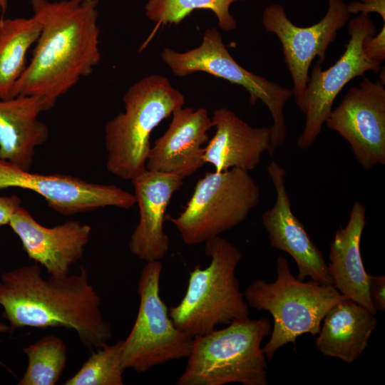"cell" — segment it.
<instances>
[{"label": "cell", "instance_id": "cell-18", "mask_svg": "<svg viewBox=\"0 0 385 385\" xmlns=\"http://www.w3.org/2000/svg\"><path fill=\"white\" fill-rule=\"evenodd\" d=\"M212 120L215 133L205 147V163L212 165L218 173L255 169L262 154L269 150L270 127H252L226 108L216 109Z\"/></svg>", "mask_w": 385, "mask_h": 385}, {"label": "cell", "instance_id": "cell-23", "mask_svg": "<svg viewBox=\"0 0 385 385\" xmlns=\"http://www.w3.org/2000/svg\"><path fill=\"white\" fill-rule=\"evenodd\" d=\"M28 366L19 385H54L67 361V348L58 337L48 335L23 348Z\"/></svg>", "mask_w": 385, "mask_h": 385}, {"label": "cell", "instance_id": "cell-22", "mask_svg": "<svg viewBox=\"0 0 385 385\" xmlns=\"http://www.w3.org/2000/svg\"><path fill=\"white\" fill-rule=\"evenodd\" d=\"M41 31L34 16L0 19V100L12 98L14 86L26 68L28 51Z\"/></svg>", "mask_w": 385, "mask_h": 385}, {"label": "cell", "instance_id": "cell-28", "mask_svg": "<svg viewBox=\"0 0 385 385\" xmlns=\"http://www.w3.org/2000/svg\"><path fill=\"white\" fill-rule=\"evenodd\" d=\"M349 14H369L371 12L379 14L385 23V0H359L347 4Z\"/></svg>", "mask_w": 385, "mask_h": 385}, {"label": "cell", "instance_id": "cell-6", "mask_svg": "<svg viewBox=\"0 0 385 385\" xmlns=\"http://www.w3.org/2000/svg\"><path fill=\"white\" fill-rule=\"evenodd\" d=\"M277 274L274 282L256 279L244 292L248 306L267 311L273 318L270 338L262 348L269 361L284 345L295 344L301 335L317 336L327 312L336 304L347 299L332 284L298 279L283 256L277 259Z\"/></svg>", "mask_w": 385, "mask_h": 385}, {"label": "cell", "instance_id": "cell-24", "mask_svg": "<svg viewBox=\"0 0 385 385\" xmlns=\"http://www.w3.org/2000/svg\"><path fill=\"white\" fill-rule=\"evenodd\" d=\"M245 0H148L145 6L146 16L158 24H178L194 10H210L216 16L218 26L224 31L237 27L230 11L231 4Z\"/></svg>", "mask_w": 385, "mask_h": 385}, {"label": "cell", "instance_id": "cell-2", "mask_svg": "<svg viewBox=\"0 0 385 385\" xmlns=\"http://www.w3.org/2000/svg\"><path fill=\"white\" fill-rule=\"evenodd\" d=\"M0 306L11 331L23 327H64L74 331L90 350L107 344L110 323L86 269L63 277L41 276L37 263L0 275Z\"/></svg>", "mask_w": 385, "mask_h": 385}, {"label": "cell", "instance_id": "cell-5", "mask_svg": "<svg viewBox=\"0 0 385 385\" xmlns=\"http://www.w3.org/2000/svg\"><path fill=\"white\" fill-rule=\"evenodd\" d=\"M205 243L210 265L204 269L200 265L194 267L183 298L168 311L174 324L192 337L210 333L218 325L248 318L250 313L235 277L242 252L220 236Z\"/></svg>", "mask_w": 385, "mask_h": 385}, {"label": "cell", "instance_id": "cell-8", "mask_svg": "<svg viewBox=\"0 0 385 385\" xmlns=\"http://www.w3.org/2000/svg\"><path fill=\"white\" fill-rule=\"evenodd\" d=\"M161 58L178 77L205 72L242 86L248 92L252 105L260 101L271 113L272 125L268 153L273 155L284 143L287 127L283 111L285 104L293 96L292 90L242 67L229 53L216 28L205 30L198 47L183 53L166 48L162 51Z\"/></svg>", "mask_w": 385, "mask_h": 385}, {"label": "cell", "instance_id": "cell-31", "mask_svg": "<svg viewBox=\"0 0 385 385\" xmlns=\"http://www.w3.org/2000/svg\"><path fill=\"white\" fill-rule=\"evenodd\" d=\"M0 6L2 8L3 11H4L6 7V0H0Z\"/></svg>", "mask_w": 385, "mask_h": 385}, {"label": "cell", "instance_id": "cell-20", "mask_svg": "<svg viewBox=\"0 0 385 385\" xmlns=\"http://www.w3.org/2000/svg\"><path fill=\"white\" fill-rule=\"evenodd\" d=\"M365 225V207L356 201L352 205L346 225L340 226L335 232L329 247L327 266L336 289L376 314L369 293V274L364 266L360 249Z\"/></svg>", "mask_w": 385, "mask_h": 385}, {"label": "cell", "instance_id": "cell-15", "mask_svg": "<svg viewBox=\"0 0 385 385\" xmlns=\"http://www.w3.org/2000/svg\"><path fill=\"white\" fill-rule=\"evenodd\" d=\"M9 225L19 237L28 257L55 277L70 274L71 267L83 257L92 230L89 225L77 220L45 227L21 206L12 215Z\"/></svg>", "mask_w": 385, "mask_h": 385}, {"label": "cell", "instance_id": "cell-16", "mask_svg": "<svg viewBox=\"0 0 385 385\" xmlns=\"http://www.w3.org/2000/svg\"><path fill=\"white\" fill-rule=\"evenodd\" d=\"M172 116L168 130L151 147L145 168L184 178L206 164L202 145L208 142L207 131L213 123L204 108L182 107Z\"/></svg>", "mask_w": 385, "mask_h": 385}, {"label": "cell", "instance_id": "cell-12", "mask_svg": "<svg viewBox=\"0 0 385 385\" xmlns=\"http://www.w3.org/2000/svg\"><path fill=\"white\" fill-rule=\"evenodd\" d=\"M19 188L44 198L54 211L64 216L106 207L129 209L136 203L134 194L115 185L90 183L64 174H38L0 158V190Z\"/></svg>", "mask_w": 385, "mask_h": 385}, {"label": "cell", "instance_id": "cell-13", "mask_svg": "<svg viewBox=\"0 0 385 385\" xmlns=\"http://www.w3.org/2000/svg\"><path fill=\"white\" fill-rule=\"evenodd\" d=\"M385 83L364 77L332 111L327 127L337 132L366 170L385 164Z\"/></svg>", "mask_w": 385, "mask_h": 385}, {"label": "cell", "instance_id": "cell-21", "mask_svg": "<svg viewBox=\"0 0 385 385\" xmlns=\"http://www.w3.org/2000/svg\"><path fill=\"white\" fill-rule=\"evenodd\" d=\"M322 322L315 342L317 350L351 364L367 347L378 320L368 309L347 298L336 304Z\"/></svg>", "mask_w": 385, "mask_h": 385}, {"label": "cell", "instance_id": "cell-4", "mask_svg": "<svg viewBox=\"0 0 385 385\" xmlns=\"http://www.w3.org/2000/svg\"><path fill=\"white\" fill-rule=\"evenodd\" d=\"M269 319H240L222 329L193 337L178 385H267V358L261 347L270 336Z\"/></svg>", "mask_w": 385, "mask_h": 385}, {"label": "cell", "instance_id": "cell-7", "mask_svg": "<svg viewBox=\"0 0 385 385\" xmlns=\"http://www.w3.org/2000/svg\"><path fill=\"white\" fill-rule=\"evenodd\" d=\"M259 200V187L248 171L207 173L184 210L170 220L186 245L201 244L244 222Z\"/></svg>", "mask_w": 385, "mask_h": 385}, {"label": "cell", "instance_id": "cell-14", "mask_svg": "<svg viewBox=\"0 0 385 385\" xmlns=\"http://www.w3.org/2000/svg\"><path fill=\"white\" fill-rule=\"evenodd\" d=\"M267 170L276 191L274 205L261 217L270 245L294 259L298 268V279L304 280L309 277L322 284H333L322 252L292 212L285 184V170L273 160L268 164Z\"/></svg>", "mask_w": 385, "mask_h": 385}, {"label": "cell", "instance_id": "cell-26", "mask_svg": "<svg viewBox=\"0 0 385 385\" xmlns=\"http://www.w3.org/2000/svg\"><path fill=\"white\" fill-rule=\"evenodd\" d=\"M363 49L371 60L381 63L385 59V23L376 36L366 38Z\"/></svg>", "mask_w": 385, "mask_h": 385}, {"label": "cell", "instance_id": "cell-17", "mask_svg": "<svg viewBox=\"0 0 385 385\" xmlns=\"http://www.w3.org/2000/svg\"><path fill=\"white\" fill-rule=\"evenodd\" d=\"M183 178L145 170L133 179L139 221L129 242L130 252L146 262L158 261L168 252L170 240L163 228L167 207Z\"/></svg>", "mask_w": 385, "mask_h": 385}, {"label": "cell", "instance_id": "cell-27", "mask_svg": "<svg viewBox=\"0 0 385 385\" xmlns=\"http://www.w3.org/2000/svg\"><path fill=\"white\" fill-rule=\"evenodd\" d=\"M369 293L374 309L385 311V276L370 275L368 277Z\"/></svg>", "mask_w": 385, "mask_h": 385}, {"label": "cell", "instance_id": "cell-9", "mask_svg": "<svg viewBox=\"0 0 385 385\" xmlns=\"http://www.w3.org/2000/svg\"><path fill=\"white\" fill-rule=\"evenodd\" d=\"M163 269L158 261L147 262L138 284L140 298L133 326L122 343V364L138 373L165 362L187 358L193 337L179 329L160 295Z\"/></svg>", "mask_w": 385, "mask_h": 385}, {"label": "cell", "instance_id": "cell-10", "mask_svg": "<svg viewBox=\"0 0 385 385\" xmlns=\"http://www.w3.org/2000/svg\"><path fill=\"white\" fill-rule=\"evenodd\" d=\"M376 31L369 14L357 15L348 23L349 40L342 56L326 70L317 62L312 66L297 105L306 116L304 129L297 140L299 148L307 149L314 143L332 111L336 97L346 84L368 71H379L381 63L369 58L363 49L366 38L375 35Z\"/></svg>", "mask_w": 385, "mask_h": 385}, {"label": "cell", "instance_id": "cell-11", "mask_svg": "<svg viewBox=\"0 0 385 385\" xmlns=\"http://www.w3.org/2000/svg\"><path fill=\"white\" fill-rule=\"evenodd\" d=\"M349 16L347 4L343 0H328L324 16L307 27L294 25L281 4H272L264 9L262 24L267 32L275 34L281 42L297 105L306 88L313 60L317 57L320 65L325 61L327 48L336 39L338 31L347 23Z\"/></svg>", "mask_w": 385, "mask_h": 385}, {"label": "cell", "instance_id": "cell-3", "mask_svg": "<svg viewBox=\"0 0 385 385\" xmlns=\"http://www.w3.org/2000/svg\"><path fill=\"white\" fill-rule=\"evenodd\" d=\"M123 101L124 112L105 125L106 165L115 176L131 180L146 170L152 131L182 108L185 98L167 78L153 74L132 85Z\"/></svg>", "mask_w": 385, "mask_h": 385}, {"label": "cell", "instance_id": "cell-29", "mask_svg": "<svg viewBox=\"0 0 385 385\" xmlns=\"http://www.w3.org/2000/svg\"><path fill=\"white\" fill-rule=\"evenodd\" d=\"M21 198L16 195L0 196V227L9 225V221L21 206Z\"/></svg>", "mask_w": 385, "mask_h": 385}, {"label": "cell", "instance_id": "cell-1", "mask_svg": "<svg viewBox=\"0 0 385 385\" xmlns=\"http://www.w3.org/2000/svg\"><path fill=\"white\" fill-rule=\"evenodd\" d=\"M98 4L99 0H31L41 31L12 98L39 96L51 109L93 71L101 59Z\"/></svg>", "mask_w": 385, "mask_h": 385}, {"label": "cell", "instance_id": "cell-25", "mask_svg": "<svg viewBox=\"0 0 385 385\" xmlns=\"http://www.w3.org/2000/svg\"><path fill=\"white\" fill-rule=\"evenodd\" d=\"M123 341L96 349L66 385H123Z\"/></svg>", "mask_w": 385, "mask_h": 385}, {"label": "cell", "instance_id": "cell-19", "mask_svg": "<svg viewBox=\"0 0 385 385\" xmlns=\"http://www.w3.org/2000/svg\"><path fill=\"white\" fill-rule=\"evenodd\" d=\"M48 110L46 100L36 96L0 100V158L31 170L36 148L49 137L48 126L38 119Z\"/></svg>", "mask_w": 385, "mask_h": 385}, {"label": "cell", "instance_id": "cell-30", "mask_svg": "<svg viewBox=\"0 0 385 385\" xmlns=\"http://www.w3.org/2000/svg\"><path fill=\"white\" fill-rule=\"evenodd\" d=\"M10 331H11V329L9 325L0 321V333H6Z\"/></svg>", "mask_w": 385, "mask_h": 385}]
</instances>
